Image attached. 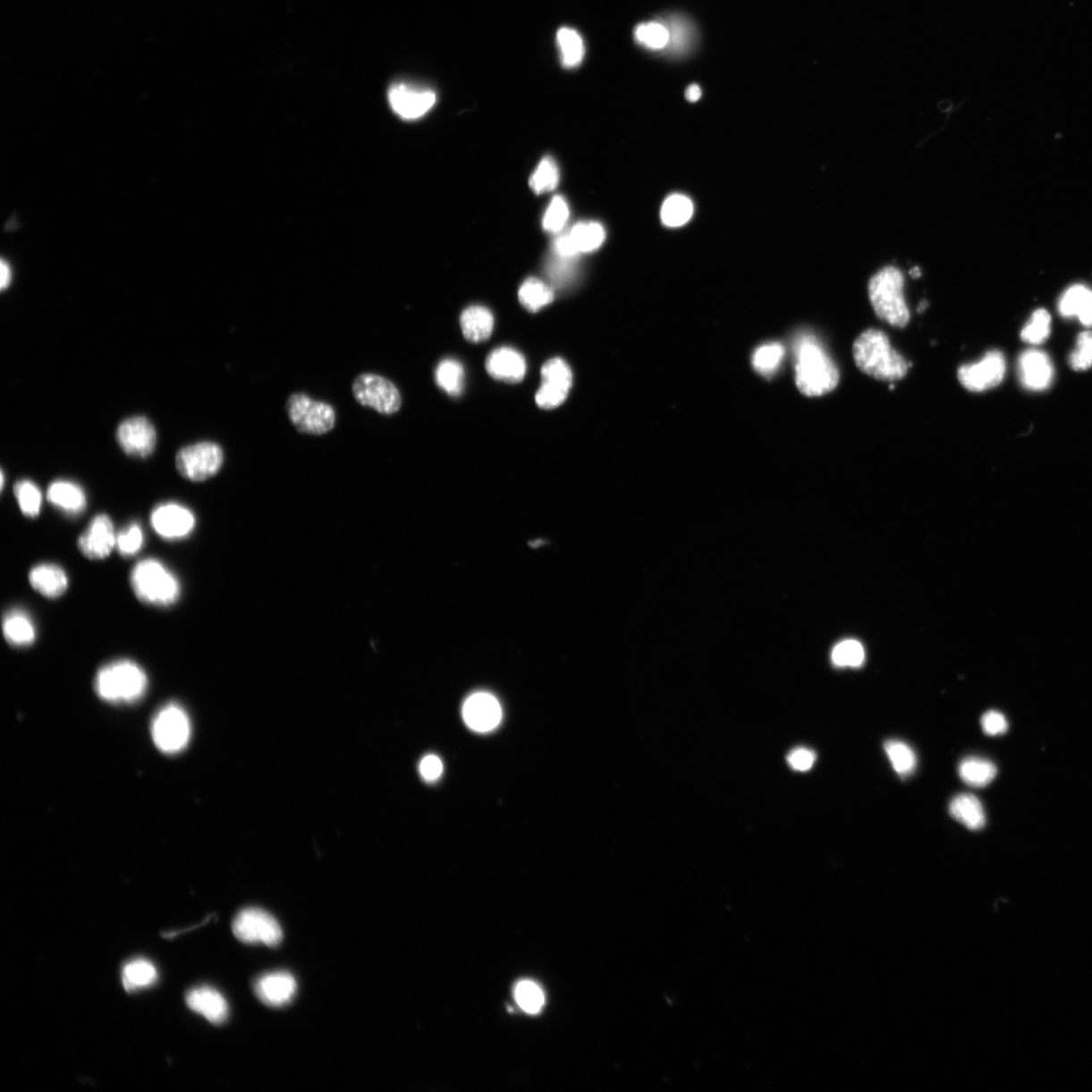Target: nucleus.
<instances>
[{"label":"nucleus","mask_w":1092,"mask_h":1092,"mask_svg":"<svg viewBox=\"0 0 1092 1092\" xmlns=\"http://www.w3.org/2000/svg\"><path fill=\"white\" fill-rule=\"evenodd\" d=\"M436 383L453 397H458L462 393L464 385V369L461 363L454 360H445L440 362L436 374Z\"/></svg>","instance_id":"nucleus-35"},{"label":"nucleus","mask_w":1092,"mask_h":1092,"mask_svg":"<svg viewBox=\"0 0 1092 1092\" xmlns=\"http://www.w3.org/2000/svg\"><path fill=\"white\" fill-rule=\"evenodd\" d=\"M122 979L128 993L150 987L158 980L157 968L144 958L131 960L123 967Z\"/></svg>","instance_id":"nucleus-27"},{"label":"nucleus","mask_w":1092,"mask_h":1092,"mask_svg":"<svg viewBox=\"0 0 1092 1092\" xmlns=\"http://www.w3.org/2000/svg\"><path fill=\"white\" fill-rule=\"evenodd\" d=\"M665 27L668 28L670 35L667 47H670L673 52L685 51L690 42L691 35L687 22L681 19H673Z\"/></svg>","instance_id":"nucleus-47"},{"label":"nucleus","mask_w":1092,"mask_h":1092,"mask_svg":"<svg viewBox=\"0 0 1092 1092\" xmlns=\"http://www.w3.org/2000/svg\"><path fill=\"white\" fill-rule=\"evenodd\" d=\"M570 216V210L567 200L561 196L554 197L551 204H549L546 215L544 216V229L548 233H560V232L567 224Z\"/></svg>","instance_id":"nucleus-43"},{"label":"nucleus","mask_w":1092,"mask_h":1092,"mask_svg":"<svg viewBox=\"0 0 1092 1092\" xmlns=\"http://www.w3.org/2000/svg\"><path fill=\"white\" fill-rule=\"evenodd\" d=\"M685 96H686L688 102H690V103L698 102V100L700 99V97L702 96V91H701V89L699 88V85H697V84L690 85V87H689L687 89Z\"/></svg>","instance_id":"nucleus-53"},{"label":"nucleus","mask_w":1092,"mask_h":1092,"mask_svg":"<svg viewBox=\"0 0 1092 1092\" xmlns=\"http://www.w3.org/2000/svg\"><path fill=\"white\" fill-rule=\"evenodd\" d=\"M13 492L22 514L29 518L40 514L42 493L33 482L22 479L14 485Z\"/></svg>","instance_id":"nucleus-36"},{"label":"nucleus","mask_w":1092,"mask_h":1092,"mask_svg":"<svg viewBox=\"0 0 1092 1092\" xmlns=\"http://www.w3.org/2000/svg\"><path fill=\"white\" fill-rule=\"evenodd\" d=\"M521 303L532 313H537L542 308L552 303L554 298L551 286L538 278H529L521 285L518 293Z\"/></svg>","instance_id":"nucleus-31"},{"label":"nucleus","mask_w":1092,"mask_h":1092,"mask_svg":"<svg viewBox=\"0 0 1092 1092\" xmlns=\"http://www.w3.org/2000/svg\"><path fill=\"white\" fill-rule=\"evenodd\" d=\"M785 359V347L779 343L764 344L753 354V367L765 377L775 375Z\"/></svg>","instance_id":"nucleus-34"},{"label":"nucleus","mask_w":1092,"mask_h":1092,"mask_svg":"<svg viewBox=\"0 0 1092 1092\" xmlns=\"http://www.w3.org/2000/svg\"><path fill=\"white\" fill-rule=\"evenodd\" d=\"M515 999L524 1012L531 1014L539 1012L545 1004L544 993L536 983L529 980L518 983L515 988Z\"/></svg>","instance_id":"nucleus-40"},{"label":"nucleus","mask_w":1092,"mask_h":1092,"mask_svg":"<svg viewBox=\"0 0 1092 1092\" xmlns=\"http://www.w3.org/2000/svg\"><path fill=\"white\" fill-rule=\"evenodd\" d=\"M297 981L289 972H273L260 976L254 983V993L271 1008L289 1004L297 994Z\"/></svg>","instance_id":"nucleus-17"},{"label":"nucleus","mask_w":1092,"mask_h":1092,"mask_svg":"<svg viewBox=\"0 0 1092 1092\" xmlns=\"http://www.w3.org/2000/svg\"><path fill=\"white\" fill-rule=\"evenodd\" d=\"M176 468L180 474L192 482H203L220 470L224 454L222 448L213 443H200L184 447L176 455Z\"/></svg>","instance_id":"nucleus-9"},{"label":"nucleus","mask_w":1092,"mask_h":1092,"mask_svg":"<svg viewBox=\"0 0 1092 1092\" xmlns=\"http://www.w3.org/2000/svg\"><path fill=\"white\" fill-rule=\"evenodd\" d=\"M554 251L556 257L569 259H575L580 254L569 233L562 235L555 240Z\"/></svg>","instance_id":"nucleus-51"},{"label":"nucleus","mask_w":1092,"mask_h":1092,"mask_svg":"<svg viewBox=\"0 0 1092 1092\" xmlns=\"http://www.w3.org/2000/svg\"><path fill=\"white\" fill-rule=\"evenodd\" d=\"M115 436L123 451L135 458H147L157 445V431L145 417H133L123 421Z\"/></svg>","instance_id":"nucleus-14"},{"label":"nucleus","mask_w":1092,"mask_h":1092,"mask_svg":"<svg viewBox=\"0 0 1092 1092\" xmlns=\"http://www.w3.org/2000/svg\"><path fill=\"white\" fill-rule=\"evenodd\" d=\"M461 325L464 337L471 343H482L492 335L494 316L485 307H470L461 314Z\"/></svg>","instance_id":"nucleus-26"},{"label":"nucleus","mask_w":1092,"mask_h":1092,"mask_svg":"<svg viewBox=\"0 0 1092 1092\" xmlns=\"http://www.w3.org/2000/svg\"><path fill=\"white\" fill-rule=\"evenodd\" d=\"M117 534L112 519L106 514L97 515L77 541L80 553L89 560H105L115 547Z\"/></svg>","instance_id":"nucleus-15"},{"label":"nucleus","mask_w":1092,"mask_h":1092,"mask_svg":"<svg viewBox=\"0 0 1092 1092\" xmlns=\"http://www.w3.org/2000/svg\"><path fill=\"white\" fill-rule=\"evenodd\" d=\"M570 236L579 253H588L599 250L606 239V231L597 222H580L570 232Z\"/></svg>","instance_id":"nucleus-30"},{"label":"nucleus","mask_w":1092,"mask_h":1092,"mask_svg":"<svg viewBox=\"0 0 1092 1092\" xmlns=\"http://www.w3.org/2000/svg\"><path fill=\"white\" fill-rule=\"evenodd\" d=\"M47 498L54 507L72 516L81 514L88 505L87 495L82 487L62 479L50 485Z\"/></svg>","instance_id":"nucleus-23"},{"label":"nucleus","mask_w":1092,"mask_h":1092,"mask_svg":"<svg viewBox=\"0 0 1092 1092\" xmlns=\"http://www.w3.org/2000/svg\"><path fill=\"white\" fill-rule=\"evenodd\" d=\"M1006 363L1001 351H993L978 362L965 364L958 370L959 382L968 391L981 393L1001 385Z\"/></svg>","instance_id":"nucleus-11"},{"label":"nucleus","mask_w":1092,"mask_h":1092,"mask_svg":"<svg viewBox=\"0 0 1092 1092\" xmlns=\"http://www.w3.org/2000/svg\"><path fill=\"white\" fill-rule=\"evenodd\" d=\"M853 354L859 370L879 381H898L908 374V361L894 350L883 331L863 332L855 341Z\"/></svg>","instance_id":"nucleus-2"},{"label":"nucleus","mask_w":1092,"mask_h":1092,"mask_svg":"<svg viewBox=\"0 0 1092 1092\" xmlns=\"http://www.w3.org/2000/svg\"><path fill=\"white\" fill-rule=\"evenodd\" d=\"M542 382L553 383L570 389L572 385L571 370L561 359L548 360L541 368Z\"/></svg>","instance_id":"nucleus-44"},{"label":"nucleus","mask_w":1092,"mask_h":1092,"mask_svg":"<svg viewBox=\"0 0 1092 1092\" xmlns=\"http://www.w3.org/2000/svg\"><path fill=\"white\" fill-rule=\"evenodd\" d=\"M886 755L894 771L902 778L909 777L917 768V756L905 742L890 740L885 743Z\"/></svg>","instance_id":"nucleus-33"},{"label":"nucleus","mask_w":1092,"mask_h":1092,"mask_svg":"<svg viewBox=\"0 0 1092 1092\" xmlns=\"http://www.w3.org/2000/svg\"><path fill=\"white\" fill-rule=\"evenodd\" d=\"M795 382L808 397H820L833 392L840 382V371L819 340L802 333L794 341Z\"/></svg>","instance_id":"nucleus-1"},{"label":"nucleus","mask_w":1092,"mask_h":1092,"mask_svg":"<svg viewBox=\"0 0 1092 1092\" xmlns=\"http://www.w3.org/2000/svg\"><path fill=\"white\" fill-rule=\"evenodd\" d=\"M462 716L470 730L482 733L489 732L501 723V705L493 695L478 692L470 696L464 702Z\"/></svg>","instance_id":"nucleus-16"},{"label":"nucleus","mask_w":1092,"mask_h":1092,"mask_svg":"<svg viewBox=\"0 0 1092 1092\" xmlns=\"http://www.w3.org/2000/svg\"><path fill=\"white\" fill-rule=\"evenodd\" d=\"M144 545V532L140 524L131 523L125 529L117 534L115 548L125 557L134 556Z\"/></svg>","instance_id":"nucleus-41"},{"label":"nucleus","mask_w":1092,"mask_h":1092,"mask_svg":"<svg viewBox=\"0 0 1092 1092\" xmlns=\"http://www.w3.org/2000/svg\"><path fill=\"white\" fill-rule=\"evenodd\" d=\"M0 274H2V280H0V285H2V290L4 291L6 288H9V285L11 284V282H12V275H13L12 269H11L9 263H6L4 260L2 261V266H0Z\"/></svg>","instance_id":"nucleus-52"},{"label":"nucleus","mask_w":1092,"mask_h":1092,"mask_svg":"<svg viewBox=\"0 0 1092 1092\" xmlns=\"http://www.w3.org/2000/svg\"><path fill=\"white\" fill-rule=\"evenodd\" d=\"M983 732L990 737H996L1008 732L1009 724L1005 716L998 711H988L981 718Z\"/></svg>","instance_id":"nucleus-48"},{"label":"nucleus","mask_w":1092,"mask_h":1092,"mask_svg":"<svg viewBox=\"0 0 1092 1092\" xmlns=\"http://www.w3.org/2000/svg\"><path fill=\"white\" fill-rule=\"evenodd\" d=\"M637 41L648 49L662 50L669 44V30L657 21H649L638 26L634 30Z\"/></svg>","instance_id":"nucleus-38"},{"label":"nucleus","mask_w":1092,"mask_h":1092,"mask_svg":"<svg viewBox=\"0 0 1092 1092\" xmlns=\"http://www.w3.org/2000/svg\"><path fill=\"white\" fill-rule=\"evenodd\" d=\"M904 277L900 269L888 267L875 275L868 285L875 313L893 327L904 328L910 313L903 296Z\"/></svg>","instance_id":"nucleus-5"},{"label":"nucleus","mask_w":1092,"mask_h":1092,"mask_svg":"<svg viewBox=\"0 0 1092 1092\" xmlns=\"http://www.w3.org/2000/svg\"><path fill=\"white\" fill-rule=\"evenodd\" d=\"M0 478H2V489H4V472H2V477H0Z\"/></svg>","instance_id":"nucleus-55"},{"label":"nucleus","mask_w":1092,"mask_h":1092,"mask_svg":"<svg viewBox=\"0 0 1092 1092\" xmlns=\"http://www.w3.org/2000/svg\"><path fill=\"white\" fill-rule=\"evenodd\" d=\"M910 275H911V276H912V277H915V278L919 277V276H920V270H919V268H918V267H915V268H913V269L910 271Z\"/></svg>","instance_id":"nucleus-54"},{"label":"nucleus","mask_w":1092,"mask_h":1092,"mask_svg":"<svg viewBox=\"0 0 1092 1092\" xmlns=\"http://www.w3.org/2000/svg\"><path fill=\"white\" fill-rule=\"evenodd\" d=\"M950 815L958 823L970 831H979L986 824L985 808L978 797L972 794H959L949 807Z\"/></svg>","instance_id":"nucleus-25"},{"label":"nucleus","mask_w":1092,"mask_h":1092,"mask_svg":"<svg viewBox=\"0 0 1092 1092\" xmlns=\"http://www.w3.org/2000/svg\"><path fill=\"white\" fill-rule=\"evenodd\" d=\"M353 394L362 406L374 408L381 414L396 413L401 407L398 389L381 376H360L353 384Z\"/></svg>","instance_id":"nucleus-10"},{"label":"nucleus","mask_w":1092,"mask_h":1092,"mask_svg":"<svg viewBox=\"0 0 1092 1092\" xmlns=\"http://www.w3.org/2000/svg\"><path fill=\"white\" fill-rule=\"evenodd\" d=\"M444 772V765L440 758L435 755L425 757L420 764V773L422 777L428 782L437 780Z\"/></svg>","instance_id":"nucleus-50"},{"label":"nucleus","mask_w":1092,"mask_h":1092,"mask_svg":"<svg viewBox=\"0 0 1092 1092\" xmlns=\"http://www.w3.org/2000/svg\"><path fill=\"white\" fill-rule=\"evenodd\" d=\"M560 181L559 167L552 157L540 161L536 172L531 175L529 184L538 195L554 190Z\"/></svg>","instance_id":"nucleus-37"},{"label":"nucleus","mask_w":1092,"mask_h":1092,"mask_svg":"<svg viewBox=\"0 0 1092 1092\" xmlns=\"http://www.w3.org/2000/svg\"><path fill=\"white\" fill-rule=\"evenodd\" d=\"M570 390L563 386L542 382L541 386L537 394V404L546 410L554 409L563 404L567 399Z\"/></svg>","instance_id":"nucleus-46"},{"label":"nucleus","mask_w":1092,"mask_h":1092,"mask_svg":"<svg viewBox=\"0 0 1092 1092\" xmlns=\"http://www.w3.org/2000/svg\"><path fill=\"white\" fill-rule=\"evenodd\" d=\"M1059 311L1067 317H1078L1084 326L1091 327L1092 290L1082 284L1071 286L1061 298Z\"/></svg>","instance_id":"nucleus-24"},{"label":"nucleus","mask_w":1092,"mask_h":1092,"mask_svg":"<svg viewBox=\"0 0 1092 1092\" xmlns=\"http://www.w3.org/2000/svg\"><path fill=\"white\" fill-rule=\"evenodd\" d=\"M487 373L499 381L521 382L526 374V361L521 352L513 348L501 347L487 356Z\"/></svg>","instance_id":"nucleus-20"},{"label":"nucleus","mask_w":1092,"mask_h":1092,"mask_svg":"<svg viewBox=\"0 0 1092 1092\" xmlns=\"http://www.w3.org/2000/svg\"><path fill=\"white\" fill-rule=\"evenodd\" d=\"M189 1008L213 1025H222L229 1017V1004L218 990L210 986L192 988L185 995Z\"/></svg>","instance_id":"nucleus-19"},{"label":"nucleus","mask_w":1092,"mask_h":1092,"mask_svg":"<svg viewBox=\"0 0 1092 1092\" xmlns=\"http://www.w3.org/2000/svg\"><path fill=\"white\" fill-rule=\"evenodd\" d=\"M817 761V755L807 748H797L787 757V762L795 771L808 772Z\"/></svg>","instance_id":"nucleus-49"},{"label":"nucleus","mask_w":1092,"mask_h":1092,"mask_svg":"<svg viewBox=\"0 0 1092 1092\" xmlns=\"http://www.w3.org/2000/svg\"><path fill=\"white\" fill-rule=\"evenodd\" d=\"M1050 334L1051 316L1045 309H1037L1024 329L1021 330L1020 337L1029 344L1040 345L1049 338Z\"/></svg>","instance_id":"nucleus-39"},{"label":"nucleus","mask_w":1092,"mask_h":1092,"mask_svg":"<svg viewBox=\"0 0 1092 1092\" xmlns=\"http://www.w3.org/2000/svg\"><path fill=\"white\" fill-rule=\"evenodd\" d=\"M155 746L162 753L173 755L187 748L191 735L190 720L181 705L168 703L155 715L151 724Z\"/></svg>","instance_id":"nucleus-6"},{"label":"nucleus","mask_w":1092,"mask_h":1092,"mask_svg":"<svg viewBox=\"0 0 1092 1092\" xmlns=\"http://www.w3.org/2000/svg\"><path fill=\"white\" fill-rule=\"evenodd\" d=\"M152 529L166 540H180L190 536L196 528V516L177 503H165L152 511Z\"/></svg>","instance_id":"nucleus-12"},{"label":"nucleus","mask_w":1092,"mask_h":1092,"mask_svg":"<svg viewBox=\"0 0 1092 1092\" xmlns=\"http://www.w3.org/2000/svg\"><path fill=\"white\" fill-rule=\"evenodd\" d=\"M556 41L561 51L563 67L575 68L582 63L585 56V45L583 38L576 30L567 27L560 29L556 35Z\"/></svg>","instance_id":"nucleus-29"},{"label":"nucleus","mask_w":1092,"mask_h":1092,"mask_svg":"<svg viewBox=\"0 0 1092 1092\" xmlns=\"http://www.w3.org/2000/svg\"><path fill=\"white\" fill-rule=\"evenodd\" d=\"M29 582L35 591L48 599H56L67 591L66 571L54 563L35 565L29 572Z\"/></svg>","instance_id":"nucleus-21"},{"label":"nucleus","mask_w":1092,"mask_h":1092,"mask_svg":"<svg viewBox=\"0 0 1092 1092\" xmlns=\"http://www.w3.org/2000/svg\"><path fill=\"white\" fill-rule=\"evenodd\" d=\"M286 411L300 432L321 436L334 427V410L326 402L314 401L307 394H292L286 402Z\"/></svg>","instance_id":"nucleus-7"},{"label":"nucleus","mask_w":1092,"mask_h":1092,"mask_svg":"<svg viewBox=\"0 0 1092 1092\" xmlns=\"http://www.w3.org/2000/svg\"><path fill=\"white\" fill-rule=\"evenodd\" d=\"M693 213L694 206L690 199L683 195H673L663 204L661 219L665 226L678 228L690 221Z\"/></svg>","instance_id":"nucleus-32"},{"label":"nucleus","mask_w":1092,"mask_h":1092,"mask_svg":"<svg viewBox=\"0 0 1092 1092\" xmlns=\"http://www.w3.org/2000/svg\"><path fill=\"white\" fill-rule=\"evenodd\" d=\"M3 632L7 644L15 648L32 646L37 637L32 618L21 609L7 612L3 621Z\"/></svg>","instance_id":"nucleus-22"},{"label":"nucleus","mask_w":1092,"mask_h":1092,"mask_svg":"<svg viewBox=\"0 0 1092 1092\" xmlns=\"http://www.w3.org/2000/svg\"><path fill=\"white\" fill-rule=\"evenodd\" d=\"M1071 367L1076 371L1088 370L1092 367V332L1081 333L1075 350L1069 358Z\"/></svg>","instance_id":"nucleus-45"},{"label":"nucleus","mask_w":1092,"mask_h":1092,"mask_svg":"<svg viewBox=\"0 0 1092 1092\" xmlns=\"http://www.w3.org/2000/svg\"><path fill=\"white\" fill-rule=\"evenodd\" d=\"M832 658L839 667L858 668L865 661V652L859 642L846 640L834 648Z\"/></svg>","instance_id":"nucleus-42"},{"label":"nucleus","mask_w":1092,"mask_h":1092,"mask_svg":"<svg viewBox=\"0 0 1092 1092\" xmlns=\"http://www.w3.org/2000/svg\"><path fill=\"white\" fill-rule=\"evenodd\" d=\"M392 110L404 120H417L427 114L436 103V94L411 84L396 83L389 89Z\"/></svg>","instance_id":"nucleus-13"},{"label":"nucleus","mask_w":1092,"mask_h":1092,"mask_svg":"<svg viewBox=\"0 0 1092 1092\" xmlns=\"http://www.w3.org/2000/svg\"><path fill=\"white\" fill-rule=\"evenodd\" d=\"M236 938L245 944H262L275 947L283 941L278 921L260 909H246L238 913L232 925Z\"/></svg>","instance_id":"nucleus-8"},{"label":"nucleus","mask_w":1092,"mask_h":1092,"mask_svg":"<svg viewBox=\"0 0 1092 1092\" xmlns=\"http://www.w3.org/2000/svg\"><path fill=\"white\" fill-rule=\"evenodd\" d=\"M1019 373L1025 388L1043 391L1049 388L1054 377V368L1047 353L1029 350L1020 355Z\"/></svg>","instance_id":"nucleus-18"},{"label":"nucleus","mask_w":1092,"mask_h":1092,"mask_svg":"<svg viewBox=\"0 0 1092 1092\" xmlns=\"http://www.w3.org/2000/svg\"><path fill=\"white\" fill-rule=\"evenodd\" d=\"M130 583L138 600L146 605L168 607L181 597L180 580L158 560L139 562L131 571Z\"/></svg>","instance_id":"nucleus-4"},{"label":"nucleus","mask_w":1092,"mask_h":1092,"mask_svg":"<svg viewBox=\"0 0 1092 1092\" xmlns=\"http://www.w3.org/2000/svg\"><path fill=\"white\" fill-rule=\"evenodd\" d=\"M148 677L133 661L118 660L105 665L97 673L95 689L99 698L113 704H131L142 698Z\"/></svg>","instance_id":"nucleus-3"},{"label":"nucleus","mask_w":1092,"mask_h":1092,"mask_svg":"<svg viewBox=\"0 0 1092 1092\" xmlns=\"http://www.w3.org/2000/svg\"><path fill=\"white\" fill-rule=\"evenodd\" d=\"M996 774V766L986 758H967L959 766L960 778L972 787L987 786L995 779Z\"/></svg>","instance_id":"nucleus-28"}]
</instances>
